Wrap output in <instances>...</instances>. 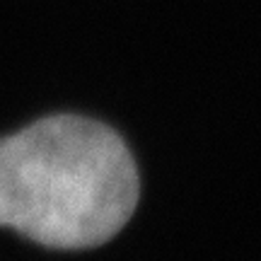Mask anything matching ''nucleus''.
<instances>
[{
  "mask_svg": "<svg viewBox=\"0 0 261 261\" xmlns=\"http://www.w3.org/2000/svg\"><path fill=\"white\" fill-rule=\"evenodd\" d=\"M138 167L107 123L58 114L0 138V227L51 249L109 242L138 205Z\"/></svg>",
  "mask_w": 261,
  "mask_h": 261,
  "instance_id": "obj_1",
  "label": "nucleus"
}]
</instances>
